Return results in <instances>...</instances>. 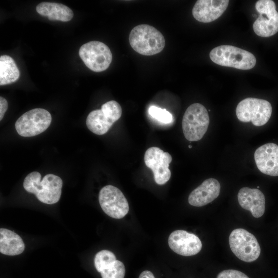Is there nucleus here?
<instances>
[{"label":"nucleus","mask_w":278,"mask_h":278,"mask_svg":"<svg viewBox=\"0 0 278 278\" xmlns=\"http://www.w3.org/2000/svg\"><path fill=\"white\" fill-rule=\"evenodd\" d=\"M39 172H30L24 180V188L28 193L34 194L38 199L44 203H57L61 195L62 179L53 174L45 175L42 181Z\"/></svg>","instance_id":"1"},{"label":"nucleus","mask_w":278,"mask_h":278,"mask_svg":"<svg viewBox=\"0 0 278 278\" xmlns=\"http://www.w3.org/2000/svg\"><path fill=\"white\" fill-rule=\"evenodd\" d=\"M129 40L132 48L145 56L160 53L165 45L163 35L155 28L147 24L135 26L130 31Z\"/></svg>","instance_id":"2"},{"label":"nucleus","mask_w":278,"mask_h":278,"mask_svg":"<svg viewBox=\"0 0 278 278\" xmlns=\"http://www.w3.org/2000/svg\"><path fill=\"white\" fill-rule=\"evenodd\" d=\"M210 57L218 65L243 70L252 68L256 61L255 56L250 52L229 45L214 48L210 53Z\"/></svg>","instance_id":"3"},{"label":"nucleus","mask_w":278,"mask_h":278,"mask_svg":"<svg viewBox=\"0 0 278 278\" xmlns=\"http://www.w3.org/2000/svg\"><path fill=\"white\" fill-rule=\"evenodd\" d=\"M210 117L207 110L202 105L195 103L185 111L182 121L185 137L189 141L201 140L209 125Z\"/></svg>","instance_id":"4"},{"label":"nucleus","mask_w":278,"mask_h":278,"mask_svg":"<svg viewBox=\"0 0 278 278\" xmlns=\"http://www.w3.org/2000/svg\"><path fill=\"white\" fill-rule=\"evenodd\" d=\"M272 114V106L267 100L253 97L246 98L237 105L236 114L242 122H249L255 126L266 124Z\"/></svg>","instance_id":"5"},{"label":"nucleus","mask_w":278,"mask_h":278,"mask_svg":"<svg viewBox=\"0 0 278 278\" xmlns=\"http://www.w3.org/2000/svg\"><path fill=\"white\" fill-rule=\"evenodd\" d=\"M121 114L120 105L115 100L109 101L102 105L101 109L93 110L89 114L86 125L93 133L103 135L119 119Z\"/></svg>","instance_id":"6"},{"label":"nucleus","mask_w":278,"mask_h":278,"mask_svg":"<svg viewBox=\"0 0 278 278\" xmlns=\"http://www.w3.org/2000/svg\"><path fill=\"white\" fill-rule=\"evenodd\" d=\"M229 242L232 252L244 262L255 261L260 255V248L256 237L244 229L233 230L230 234Z\"/></svg>","instance_id":"7"},{"label":"nucleus","mask_w":278,"mask_h":278,"mask_svg":"<svg viewBox=\"0 0 278 278\" xmlns=\"http://www.w3.org/2000/svg\"><path fill=\"white\" fill-rule=\"evenodd\" d=\"M79 55L85 65L95 72L107 70L112 60V54L109 47L97 41L83 44L79 49Z\"/></svg>","instance_id":"8"},{"label":"nucleus","mask_w":278,"mask_h":278,"mask_svg":"<svg viewBox=\"0 0 278 278\" xmlns=\"http://www.w3.org/2000/svg\"><path fill=\"white\" fill-rule=\"evenodd\" d=\"M51 121V116L48 111L36 108L22 115L16 121L15 128L20 135L31 137L46 130Z\"/></svg>","instance_id":"9"},{"label":"nucleus","mask_w":278,"mask_h":278,"mask_svg":"<svg viewBox=\"0 0 278 278\" xmlns=\"http://www.w3.org/2000/svg\"><path fill=\"white\" fill-rule=\"evenodd\" d=\"M255 9L259 15L253 24L254 32L262 37H269L278 31V12L272 0H259Z\"/></svg>","instance_id":"10"},{"label":"nucleus","mask_w":278,"mask_h":278,"mask_svg":"<svg viewBox=\"0 0 278 278\" xmlns=\"http://www.w3.org/2000/svg\"><path fill=\"white\" fill-rule=\"evenodd\" d=\"M99 202L103 211L109 216L121 219L129 212V204L121 190L115 186L108 185L99 193Z\"/></svg>","instance_id":"11"},{"label":"nucleus","mask_w":278,"mask_h":278,"mask_svg":"<svg viewBox=\"0 0 278 278\" xmlns=\"http://www.w3.org/2000/svg\"><path fill=\"white\" fill-rule=\"evenodd\" d=\"M172 161L171 155L157 147L149 148L144 154L146 165L150 168L155 182L159 185L166 183L170 178L169 165Z\"/></svg>","instance_id":"12"},{"label":"nucleus","mask_w":278,"mask_h":278,"mask_svg":"<svg viewBox=\"0 0 278 278\" xmlns=\"http://www.w3.org/2000/svg\"><path fill=\"white\" fill-rule=\"evenodd\" d=\"M168 243L173 252L185 256L198 254L202 246L197 236L182 230L173 231L169 236Z\"/></svg>","instance_id":"13"},{"label":"nucleus","mask_w":278,"mask_h":278,"mask_svg":"<svg viewBox=\"0 0 278 278\" xmlns=\"http://www.w3.org/2000/svg\"><path fill=\"white\" fill-rule=\"evenodd\" d=\"M259 170L267 175L278 176V145L273 143L259 147L254 152Z\"/></svg>","instance_id":"14"},{"label":"nucleus","mask_w":278,"mask_h":278,"mask_svg":"<svg viewBox=\"0 0 278 278\" xmlns=\"http://www.w3.org/2000/svg\"><path fill=\"white\" fill-rule=\"evenodd\" d=\"M229 3L228 0H198L193 7L192 14L199 22L210 23L223 13Z\"/></svg>","instance_id":"15"},{"label":"nucleus","mask_w":278,"mask_h":278,"mask_svg":"<svg viewBox=\"0 0 278 278\" xmlns=\"http://www.w3.org/2000/svg\"><path fill=\"white\" fill-rule=\"evenodd\" d=\"M240 206L249 211L255 218L262 216L265 211V197L258 189L244 187L240 189L237 195Z\"/></svg>","instance_id":"16"},{"label":"nucleus","mask_w":278,"mask_h":278,"mask_svg":"<svg viewBox=\"0 0 278 278\" xmlns=\"http://www.w3.org/2000/svg\"><path fill=\"white\" fill-rule=\"evenodd\" d=\"M220 188V184L217 180L207 179L190 193L188 198V203L196 207L205 205L218 197Z\"/></svg>","instance_id":"17"},{"label":"nucleus","mask_w":278,"mask_h":278,"mask_svg":"<svg viewBox=\"0 0 278 278\" xmlns=\"http://www.w3.org/2000/svg\"><path fill=\"white\" fill-rule=\"evenodd\" d=\"M36 11L40 15L47 16L49 20L68 22L74 13L71 9L63 4L53 2H42L36 6Z\"/></svg>","instance_id":"18"},{"label":"nucleus","mask_w":278,"mask_h":278,"mask_svg":"<svg viewBox=\"0 0 278 278\" xmlns=\"http://www.w3.org/2000/svg\"><path fill=\"white\" fill-rule=\"evenodd\" d=\"M25 249V244L16 233L7 229H0V252L7 255H16Z\"/></svg>","instance_id":"19"},{"label":"nucleus","mask_w":278,"mask_h":278,"mask_svg":"<svg viewBox=\"0 0 278 278\" xmlns=\"http://www.w3.org/2000/svg\"><path fill=\"white\" fill-rule=\"evenodd\" d=\"M20 77V71L14 60L9 56L0 57V85L14 82Z\"/></svg>","instance_id":"20"},{"label":"nucleus","mask_w":278,"mask_h":278,"mask_svg":"<svg viewBox=\"0 0 278 278\" xmlns=\"http://www.w3.org/2000/svg\"><path fill=\"white\" fill-rule=\"evenodd\" d=\"M116 260L115 255L110 251L103 250L98 252L94 258V265L96 270L101 272Z\"/></svg>","instance_id":"21"},{"label":"nucleus","mask_w":278,"mask_h":278,"mask_svg":"<svg viewBox=\"0 0 278 278\" xmlns=\"http://www.w3.org/2000/svg\"><path fill=\"white\" fill-rule=\"evenodd\" d=\"M125 272L124 264L116 260L108 268L100 273L102 278H124Z\"/></svg>","instance_id":"22"},{"label":"nucleus","mask_w":278,"mask_h":278,"mask_svg":"<svg viewBox=\"0 0 278 278\" xmlns=\"http://www.w3.org/2000/svg\"><path fill=\"white\" fill-rule=\"evenodd\" d=\"M148 113L152 117L162 123L169 124L172 121V114L165 109L152 106L149 107Z\"/></svg>","instance_id":"23"},{"label":"nucleus","mask_w":278,"mask_h":278,"mask_svg":"<svg viewBox=\"0 0 278 278\" xmlns=\"http://www.w3.org/2000/svg\"><path fill=\"white\" fill-rule=\"evenodd\" d=\"M217 278H249L243 272L233 269L225 270L221 271Z\"/></svg>","instance_id":"24"},{"label":"nucleus","mask_w":278,"mask_h":278,"mask_svg":"<svg viewBox=\"0 0 278 278\" xmlns=\"http://www.w3.org/2000/svg\"><path fill=\"white\" fill-rule=\"evenodd\" d=\"M8 108V102L3 97H0V120H2Z\"/></svg>","instance_id":"25"},{"label":"nucleus","mask_w":278,"mask_h":278,"mask_svg":"<svg viewBox=\"0 0 278 278\" xmlns=\"http://www.w3.org/2000/svg\"><path fill=\"white\" fill-rule=\"evenodd\" d=\"M138 278H155L153 273L148 270L143 271L139 275Z\"/></svg>","instance_id":"26"},{"label":"nucleus","mask_w":278,"mask_h":278,"mask_svg":"<svg viewBox=\"0 0 278 278\" xmlns=\"http://www.w3.org/2000/svg\"><path fill=\"white\" fill-rule=\"evenodd\" d=\"M188 147H189V148H192V146H191V145H189Z\"/></svg>","instance_id":"27"}]
</instances>
